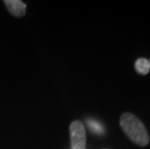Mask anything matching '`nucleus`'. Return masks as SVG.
Here are the masks:
<instances>
[{
    "instance_id": "nucleus-1",
    "label": "nucleus",
    "mask_w": 150,
    "mask_h": 149,
    "mask_svg": "<svg viewBox=\"0 0 150 149\" xmlns=\"http://www.w3.org/2000/svg\"><path fill=\"white\" fill-rule=\"evenodd\" d=\"M120 126L123 132L134 143L139 146L148 145L149 134L143 123L131 112H124L120 117Z\"/></svg>"
},
{
    "instance_id": "nucleus-2",
    "label": "nucleus",
    "mask_w": 150,
    "mask_h": 149,
    "mask_svg": "<svg viewBox=\"0 0 150 149\" xmlns=\"http://www.w3.org/2000/svg\"><path fill=\"white\" fill-rule=\"evenodd\" d=\"M70 136H71L72 149L86 148V133L83 123L79 120H75L70 125Z\"/></svg>"
},
{
    "instance_id": "nucleus-3",
    "label": "nucleus",
    "mask_w": 150,
    "mask_h": 149,
    "mask_svg": "<svg viewBox=\"0 0 150 149\" xmlns=\"http://www.w3.org/2000/svg\"><path fill=\"white\" fill-rule=\"evenodd\" d=\"M4 4L6 8L13 16L17 18H22L25 15L26 5L21 0H5Z\"/></svg>"
},
{
    "instance_id": "nucleus-4",
    "label": "nucleus",
    "mask_w": 150,
    "mask_h": 149,
    "mask_svg": "<svg viewBox=\"0 0 150 149\" xmlns=\"http://www.w3.org/2000/svg\"><path fill=\"white\" fill-rule=\"evenodd\" d=\"M135 69L139 75H147L150 71V65L148 59L140 57L137 59L135 63Z\"/></svg>"
},
{
    "instance_id": "nucleus-5",
    "label": "nucleus",
    "mask_w": 150,
    "mask_h": 149,
    "mask_svg": "<svg viewBox=\"0 0 150 149\" xmlns=\"http://www.w3.org/2000/svg\"><path fill=\"white\" fill-rule=\"evenodd\" d=\"M88 125L91 131L97 133V134H101L103 132V128H102L101 124L99 122L95 121V120H88Z\"/></svg>"
},
{
    "instance_id": "nucleus-6",
    "label": "nucleus",
    "mask_w": 150,
    "mask_h": 149,
    "mask_svg": "<svg viewBox=\"0 0 150 149\" xmlns=\"http://www.w3.org/2000/svg\"><path fill=\"white\" fill-rule=\"evenodd\" d=\"M148 61H149V65H150V59H149V60H148Z\"/></svg>"
}]
</instances>
